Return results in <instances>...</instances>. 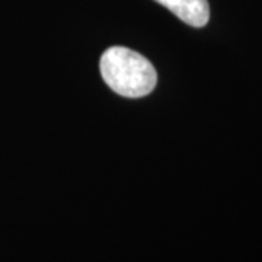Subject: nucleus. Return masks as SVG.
<instances>
[{"label":"nucleus","mask_w":262,"mask_h":262,"mask_svg":"<svg viewBox=\"0 0 262 262\" xmlns=\"http://www.w3.org/2000/svg\"><path fill=\"white\" fill-rule=\"evenodd\" d=\"M101 73L105 83L125 98L146 96L158 83V73L149 60L125 47H111L103 53Z\"/></svg>","instance_id":"f257e3e1"},{"label":"nucleus","mask_w":262,"mask_h":262,"mask_svg":"<svg viewBox=\"0 0 262 262\" xmlns=\"http://www.w3.org/2000/svg\"><path fill=\"white\" fill-rule=\"evenodd\" d=\"M177 15L185 24L201 28L210 19V6L207 0H155Z\"/></svg>","instance_id":"f03ea898"}]
</instances>
